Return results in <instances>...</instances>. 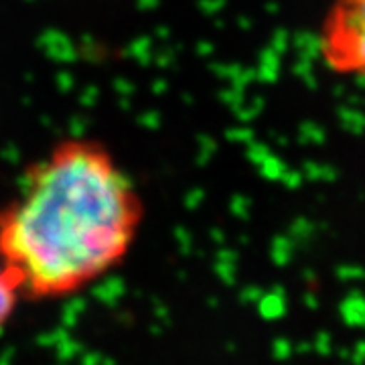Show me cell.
Instances as JSON below:
<instances>
[{
    "instance_id": "1",
    "label": "cell",
    "mask_w": 365,
    "mask_h": 365,
    "mask_svg": "<svg viewBox=\"0 0 365 365\" xmlns=\"http://www.w3.org/2000/svg\"><path fill=\"white\" fill-rule=\"evenodd\" d=\"M144 211L134 177L104 140L66 136L0 205V262L25 300L71 299L128 260Z\"/></svg>"
},
{
    "instance_id": "2",
    "label": "cell",
    "mask_w": 365,
    "mask_h": 365,
    "mask_svg": "<svg viewBox=\"0 0 365 365\" xmlns=\"http://www.w3.org/2000/svg\"><path fill=\"white\" fill-rule=\"evenodd\" d=\"M314 45L329 73L365 81V0H329Z\"/></svg>"
},
{
    "instance_id": "3",
    "label": "cell",
    "mask_w": 365,
    "mask_h": 365,
    "mask_svg": "<svg viewBox=\"0 0 365 365\" xmlns=\"http://www.w3.org/2000/svg\"><path fill=\"white\" fill-rule=\"evenodd\" d=\"M23 294L14 284L13 276L9 270L2 266L0 262V335L4 333V329L13 321L14 313L19 309V304L23 302Z\"/></svg>"
}]
</instances>
